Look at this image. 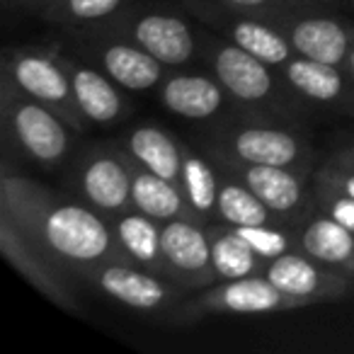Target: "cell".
Instances as JSON below:
<instances>
[{
	"label": "cell",
	"mask_w": 354,
	"mask_h": 354,
	"mask_svg": "<svg viewBox=\"0 0 354 354\" xmlns=\"http://www.w3.org/2000/svg\"><path fill=\"white\" fill-rule=\"evenodd\" d=\"M330 160L339 162V165H344V167H352V170H354V143H349V146L339 148V151L335 153V156L330 158Z\"/></svg>",
	"instance_id": "33"
},
{
	"label": "cell",
	"mask_w": 354,
	"mask_h": 354,
	"mask_svg": "<svg viewBox=\"0 0 354 354\" xmlns=\"http://www.w3.org/2000/svg\"><path fill=\"white\" fill-rule=\"evenodd\" d=\"M119 146L129 153V158L136 165L180 185L185 143L172 136L170 131H165L158 124H136L129 129Z\"/></svg>",
	"instance_id": "20"
},
{
	"label": "cell",
	"mask_w": 354,
	"mask_h": 354,
	"mask_svg": "<svg viewBox=\"0 0 354 354\" xmlns=\"http://www.w3.org/2000/svg\"><path fill=\"white\" fill-rule=\"evenodd\" d=\"M299 299H291L281 289H277L265 274L245 277V279L216 281L207 286L202 294L187 296L172 310L167 318L172 323H194L207 315L231 313V315H267L277 310L301 308Z\"/></svg>",
	"instance_id": "7"
},
{
	"label": "cell",
	"mask_w": 354,
	"mask_h": 354,
	"mask_svg": "<svg viewBox=\"0 0 354 354\" xmlns=\"http://www.w3.org/2000/svg\"><path fill=\"white\" fill-rule=\"evenodd\" d=\"M262 274L291 299H299L304 306L339 301L352 291L354 279L349 274L323 265L315 257L306 255L301 248L284 252L265 265Z\"/></svg>",
	"instance_id": "14"
},
{
	"label": "cell",
	"mask_w": 354,
	"mask_h": 354,
	"mask_svg": "<svg viewBox=\"0 0 354 354\" xmlns=\"http://www.w3.org/2000/svg\"><path fill=\"white\" fill-rule=\"evenodd\" d=\"M185 6L204 27L274 68H281L296 56L291 41L270 17L233 10L214 0H185Z\"/></svg>",
	"instance_id": "10"
},
{
	"label": "cell",
	"mask_w": 354,
	"mask_h": 354,
	"mask_svg": "<svg viewBox=\"0 0 354 354\" xmlns=\"http://www.w3.org/2000/svg\"><path fill=\"white\" fill-rule=\"evenodd\" d=\"M71 44L80 59L104 71L127 93H148V90L158 88L167 75V68L156 56L148 54L146 49L133 44L127 37L104 30V27L73 30Z\"/></svg>",
	"instance_id": "6"
},
{
	"label": "cell",
	"mask_w": 354,
	"mask_h": 354,
	"mask_svg": "<svg viewBox=\"0 0 354 354\" xmlns=\"http://www.w3.org/2000/svg\"><path fill=\"white\" fill-rule=\"evenodd\" d=\"M0 212L15 218L73 279L88 281L95 267L127 260L107 216L83 199L59 197L10 165L0 177Z\"/></svg>",
	"instance_id": "1"
},
{
	"label": "cell",
	"mask_w": 354,
	"mask_h": 354,
	"mask_svg": "<svg viewBox=\"0 0 354 354\" xmlns=\"http://www.w3.org/2000/svg\"><path fill=\"white\" fill-rule=\"evenodd\" d=\"M56 54L68 73L73 97L85 122L95 127H114L127 117L131 104L122 85H117L104 71L80 56H71L61 49H56Z\"/></svg>",
	"instance_id": "17"
},
{
	"label": "cell",
	"mask_w": 354,
	"mask_h": 354,
	"mask_svg": "<svg viewBox=\"0 0 354 354\" xmlns=\"http://www.w3.org/2000/svg\"><path fill=\"white\" fill-rule=\"evenodd\" d=\"M299 248L306 255L354 279V233L320 209L301 221Z\"/></svg>",
	"instance_id": "21"
},
{
	"label": "cell",
	"mask_w": 354,
	"mask_h": 354,
	"mask_svg": "<svg viewBox=\"0 0 354 354\" xmlns=\"http://www.w3.org/2000/svg\"><path fill=\"white\" fill-rule=\"evenodd\" d=\"M131 207L160 223H167L172 218H197V221H202L194 214V209L189 207L180 185L146 170V167L136 165L133 160H131Z\"/></svg>",
	"instance_id": "23"
},
{
	"label": "cell",
	"mask_w": 354,
	"mask_h": 354,
	"mask_svg": "<svg viewBox=\"0 0 354 354\" xmlns=\"http://www.w3.org/2000/svg\"><path fill=\"white\" fill-rule=\"evenodd\" d=\"M71 185L95 212L117 216L131 209V158L119 143L88 146L73 160Z\"/></svg>",
	"instance_id": "9"
},
{
	"label": "cell",
	"mask_w": 354,
	"mask_h": 354,
	"mask_svg": "<svg viewBox=\"0 0 354 354\" xmlns=\"http://www.w3.org/2000/svg\"><path fill=\"white\" fill-rule=\"evenodd\" d=\"M199 39L204 64L226 88L236 114L301 127V119L310 112V104L284 83L279 68L248 54L223 37L212 35L209 27L199 30Z\"/></svg>",
	"instance_id": "2"
},
{
	"label": "cell",
	"mask_w": 354,
	"mask_h": 354,
	"mask_svg": "<svg viewBox=\"0 0 354 354\" xmlns=\"http://www.w3.org/2000/svg\"><path fill=\"white\" fill-rule=\"evenodd\" d=\"M216 165L248 185L284 226L299 228L301 221L310 214V204H315L313 189H308L306 183L308 172L284 165H243V162H216Z\"/></svg>",
	"instance_id": "12"
},
{
	"label": "cell",
	"mask_w": 354,
	"mask_h": 354,
	"mask_svg": "<svg viewBox=\"0 0 354 354\" xmlns=\"http://www.w3.org/2000/svg\"><path fill=\"white\" fill-rule=\"evenodd\" d=\"M238 231L245 236L252 250L265 262L284 255V252L299 248V228L284 226V223H260V226H243Z\"/></svg>",
	"instance_id": "28"
},
{
	"label": "cell",
	"mask_w": 354,
	"mask_h": 354,
	"mask_svg": "<svg viewBox=\"0 0 354 354\" xmlns=\"http://www.w3.org/2000/svg\"><path fill=\"white\" fill-rule=\"evenodd\" d=\"M347 73H349V78L354 80V41H352V46H349V56H347Z\"/></svg>",
	"instance_id": "34"
},
{
	"label": "cell",
	"mask_w": 354,
	"mask_h": 354,
	"mask_svg": "<svg viewBox=\"0 0 354 354\" xmlns=\"http://www.w3.org/2000/svg\"><path fill=\"white\" fill-rule=\"evenodd\" d=\"M284 83L310 107L354 114V80L347 68L294 56L279 68Z\"/></svg>",
	"instance_id": "18"
},
{
	"label": "cell",
	"mask_w": 354,
	"mask_h": 354,
	"mask_svg": "<svg viewBox=\"0 0 354 354\" xmlns=\"http://www.w3.org/2000/svg\"><path fill=\"white\" fill-rule=\"evenodd\" d=\"M315 172H320L323 177H328L330 183L337 185L342 192H347L349 197H354V170L352 167H344V165H339V162L328 160V162H323Z\"/></svg>",
	"instance_id": "31"
},
{
	"label": "cell",
	"mask_w": 354,
	"mask_h": 354,
	"mask_svg": "<svg viewBox=\"0 0 354 354\" xmlns=\"http://www.w3.org/2000/svg\"><path fill=\"white\" fill-rule=\"evenodd\" d=\"M218 221L236 228L281 223L248 185H243L238 177L228 175V172H223L221 189H218Z\"/></svg>",
	"instance_id": "26"
},
{
	"label": "cell",
	"mask_w": 354,
	"mask_h": 354,
	"mask_svg": "<svg viewBox=\"0 0 354 354\" xmlns=\"http://www.w3.org/2000/svg\"><path fill=\"white\" fill-rule=\"evenodd\" d=\"M199 148L216 162H243V165H284L301 172L313 167V148L291 124L272 119L236 117L221 119L204 131Z\"/></svg>",
	"instance_id": "3"
},
{
	"label": "cell",
	"mask_w": 354,
	"mask_h": 354,
	"mask_svg": "<svg viewBox=\"0 0 354 354\" xmlns=\"http://www.w3.org/2000/svg\"><path fill=\"white\" fill-rule=\"evenodd\" d=\"M214 3H221L226 8H233V10L270 17V20H277L279 15L296 10V8L308 6V0H214Z\"/></svg>",
	"instance_id": "30"
},
{
	"label": "cell",
	"mask_w": 354,
	"mask_h": 354,
	"mask_svg": "<svg viewBox=\"0 0 354 354\" xmlns=\"http://www.w3.org/2000/svg\"><path fill=\"white\" fill-rule=\"evenodd\" d=\"M221 167L212 160L209 153L199 146L185 143L183 151V175L180 187L187 197L189 207L194 209L204 223L218 221V189H221Z\"/></svg>",
	"instance_id": "24"
},
{
	"label": "cell",
	"mask_w": 354,
	"mask_h": 354,
	"mask_svg": "<svg viewBox=\"0 0 354 354\" xmlns=\"http://www.w3.org/2000/svg\"><path fill=\"white\" fill-rule=\"evenodd\" d=\"M97 27L131 39L133 44L156 56L167 71L187 68L194 59H202L199 27H194L189 17L175 8L148 6L133 0L119 15Z\"/></svg>",
	"instance_id": "5"
},
{
	"label": "cell",
	"mask_w": 354,
	"mask_h": 354,
	"mask_svg": "<svg viewBox=\"0 0 354 354\" xmlns=\"http://www.w3.org/2000/svg\"><path fill=\"white\" fill-rule=\"evenodd\" d=\"M274 22L291 41L296 56L339 66V68L347 66L349 46L354 41V27H349L344 20L304 6L279 15Z\"/></svg>",
	"instance_id": "15"
},
{
	"label": "cell",
	"mask_w": 354,
	"mask_h": 354,
	"mask_svg": "<svg viewBox=\"0 0 354 354\" xmlns=\"http://www.w3.org/2000/svg\"><path fill=\"white\" fill-rule=\"evenodd\" d=\"M131 3L133 0H51L41 10V17L51 25L83 30V27L104 25Z\"/></svg>",
	"instance_id": "27"
},
{
	"label": "cell",
	"mask_w": 354,
	"mask_h": 354,
	"mask_svg": "<svg viewBox=\"0 0 354 354\" xmlns=\"http://www.w3.org/2000/svg\"><path fill=\"white\" fill-rule=\"evenodd\" d=\"M3 78H8L25 95L39 100L41 104H46L56 114H61L66 119V124L73 127L78 133L85 131L88 122L80 114L68 73H66L56 49L41 51L12 46L3 56Z\"/></svg>",
	"instance_id": "8"
},
{
	"label": "cell",
	"mask_w": 354,
	"mask_h": 354,
	"mask_svg": "<svg viewBox=\"0 0 354 354\" xmlns=\"http://www.w3.org/2000/svg\"><path fill=\"white\" fill-rule=\"evenodd\" d=\"M313 197L315 207L320 212L328 214L330 218H335V221L342 223L344 228H349L354 233V197L342 192L337 185H333L320 172L313 175Z\"/></svg>",
	"instance_id": "29"
},
{
	"label": "cell",
	"mask_w": 354,
	"mask_h": 354,
	"mask_svg": "<svg viewBox=\"0 0 354 354\" xmlns=\"http://www.w3.org/2000/svg\"><path fill=\"white\" fill-rule=\"evenodd\" d=\"M352 3H354V0H352Z\"/></svg>",
	"instance_id": "35"
},
{
	"label": "cell",
	"mask_w": 354,
	"mask_h": 354,
	"mask_svg": "<svg viewBox=\"0 0 354 354\" xmlns=\"http://www.w3.org/2000/svg\"><path fill=\"white\" fill-rule=\"evenodd\" d=\"M114 238L127 255L129 262L151 270L156 274H165V260H162V223L146 216L138 209H127L109 218Z\"/></svg>",
	"instance_id": "22"
},
{
	"label": "cell",
	"mask_w": 354,
	"mask_h": 354,
	"mask_svg": "<svg viewBox=\"0 0 354 354\" xmlns=\"http://www.w3.org/2000/svg\"><path fill=\"white\" fill-rule=\"evenodd\" d=\"M0 112L6 138L22 158L46 170L64 165L75 143V129L61 114L0 78Z\"/></svg>",
	"instance_id": "4"
},
{
	"label": "cell",
	"mask_w": 354,
	"mask_h": 354,
	"mask_svg": "<svg viewBox=\"0 0 354 354\" xmlns=\"http://www.w3.org/2000/svg\"><path fill=\"white\" fill-rule=\"evenodd\" d=\"M207 231L209 241H212V265L218 281L262 274L267 262L252 250V245L236 226L212 221L207 223Z\"/></svg>",
	"instance_id": "25"
},
{
	"label": "cell",
	"mask_w": 354,
	"mask_h": 354,
	"mask_svg": "<svg viewBox=\"0 0 354 354\" xmlns=\"http://www.w3.org/2000/svg\"><path fill=\"white\" fill-rule=\"evenodd\" d=\"M88 284L97 286L117 304L146 313L172 310L180 301L187 299L189 291L170 277L156 274L127 260H112L95 267L88 277Z\"/></svg>",
	"instance_id": "11"
},
{
	"label": "cell",
	"mask_w": 354,
	"mask_h": 354,
	"mask_svg": "<svg viewBox=\"0 0 354 354\" xmlns=\"http://www.w3.org/2000/svg\"><path fill=\"white\" fill-rule=\"evenodd\" d=\"M51 0H6L8 8H25V10H44Z\"/></svg>",
	"instance_id": "32"
},
{
	"label": "cell",
	"mask_w": 354,
	"mask_h": 354,
	"mask_svg": "<svg viewBox=\"0 0 354 354\" xmlns=\"http://www.w3.org/2000/svg\"><path fill=\"white\" fill-rule=\"evenodd\" d=\"M158 93H160V104L167 112L189 122H212L231 104L226 88L218 83L212 71L209 73H189L183 68L167 71L162 83L158 85Z\"/></svg>",
	"instance_id": "19"
},
{
	"label": "cell",
	"mask_w": 354,
	"mask_h": 354,
	"mask_svg": "<svg viewBox=\"0 0 354 354\" xmlns=\"http://www.w3.org/2000/svg\"><path fill=\"white\" fill-rule=\"evenodd\" d=\"M0 250L8 257L12 267L30 281L35 289L49 296L54 304L64 308L75 310V294H73V277L46 255V250L15 221L12 216L0 212Z\"/></svg>",
	"instance_id": "13"
},
{
	"label": "cell",
	"mask_w": 354,
	"mask_h": 354,
	"mask_svg": "<svg viewBox=\"0 0 354 354\" xmlns=\"http://www.w3.org/2000/svg\"><path fill=\"white\" fill-rule=\"evenodd\" d=\"M162 260L167 277L185 289H207L218 281L212 265L207 223L197 218H172L162 223Z\"/></svg>",
	"instance_id": "16"
}]
</instances>
